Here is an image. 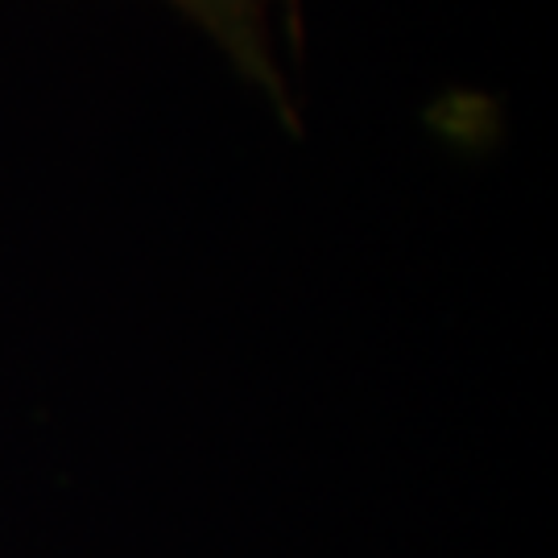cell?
Listing matches in <instances>:
<instances>
[{"label": "cell", "instance_id": "1", "mask_svg": "<svg viewBox=\"0 0 558 558\" xmlns=\"http://www.w3.org/2000/svg\"><path fill=\"white\" fill-rule=\"evenodd\" d=\"M170 4L182 9L207 38L220 41V50L232 59V66H236L240 75L248 83H257L260 92L281 108V117L294 124L278 54L269 46L265 0H170Z\"/></svg>", "mask_w": 558, "mask_h": 558}, {"label": "cell", "instance_id": "2", "mask_svg": "<svg viewBox=\"0 0 558 558\" xmlns=\"http://www.w3.org/2000/svg\"><path fill=\"white\" fill-rule=\"evenodd\" d=\"M281 4H286V17H290V38L299 41V0H281Z\"/></svg>", "mask_w": 558, "mask_h": 558}]
</instances>
